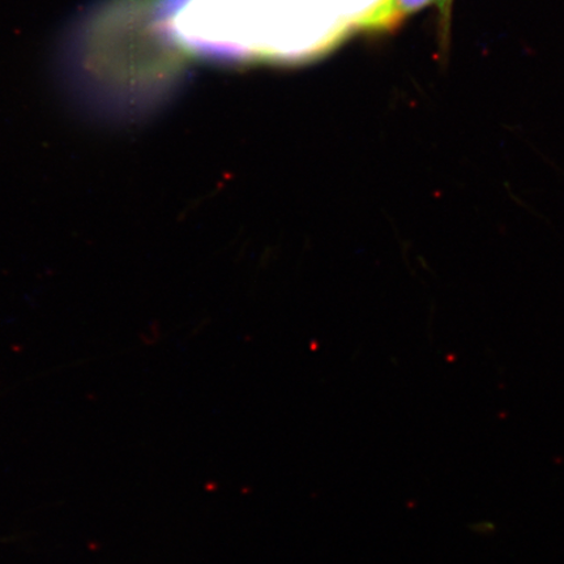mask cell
<instances>
[{"label": "cell", "instance_id": "1", "mask_svg": "<svg viewBox=\"0 0 564 564\" xmlns=\"http://www.w3.org/2000/svg\"><path fill=\"white\" fill-rule=\"evenodd\" d=\"M364 20L359 0H173L167 25L195 58L302 63L361 32Z\"/></svg>", "mask_w": 564, "mask_h": 564}, {"label": "cell", "instance_id": "2", "mask_svg": "<svg viewBox=\"0 0 564 564\" xmlns=\"http://www.w3.org/2000/svg\"><path fill=\"white\" fill-rule=\"evenodd\" d=\"M433 2L434 0H397L398 10L403 18L425 9L426 6Z\"/></svg>", "mask_w": 564, "mask_h": 564}, {"label": "cell", "instance_id": "3", "mask_svg": "<svg viewBox=\"0 0 564 564\" xmlns=\"http://www.w3.org/2000/svg\"><path fill=\"white\" fill-rule=\"evenodd\" d=\"M471 531H474L476 534H492L496 533V525L494 523H490V521H479V523H475L471 525Z\"/></svg>", "mask_w": 564, "mask_h": 564}, {"label": "cell", "instance_id": "4", "mask_svg": "<svg viewBox=\"0 0 564 564\" xmlns=\"http://www.w3.org/2000/svg\"><path fill=\"white\" fill-rule=\"evenodd\" d=\"M438 2L442 7V11L447 12L449 10V6H451V2H453V0H438Z\"/></svg>", "mask_w": 564, "mask_h": 564}]
</instances>
